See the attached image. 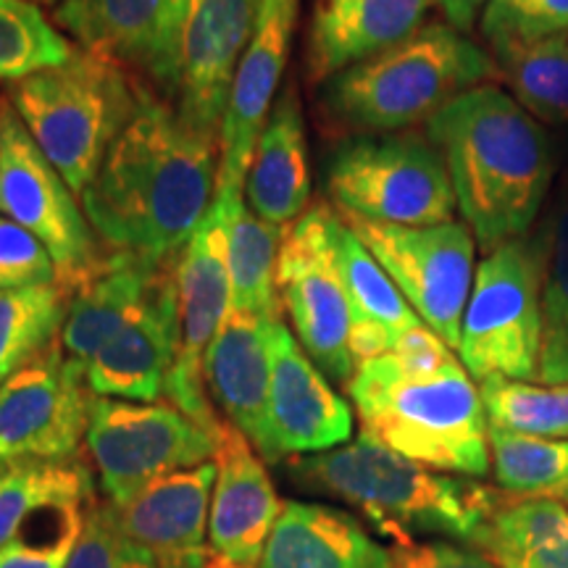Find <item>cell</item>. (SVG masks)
<instances>
[{"mask_svg": "<svg viewBox=\"0 0 568 568\" xmlns=\"http://www.w3.org/2000/svg\"><path fill=\"white\" fill-rule=\"evenodd\" d=\"M213 481L216 460H209L155 479L130 500L109 506L119 527L153 552L159 568H203L213 558L205 548Z\"/></svg>", "mask_w": 568, "mask_h": 568, "instance_id": "d6986e66", "label": "cell"}, {"mask_svg": "<svg viewBox=\"0 0 568 568\" xmlns=\"http://www.w3.org/2000/svg\"><path fill=\"white\" fill-rule=\"evenodd\" d=\"M489 0H437L439 11L445 13V21L453 30L471 34L481 13H485Z\"/></svg>", "mask_w": 568, "mask_h": 568, "instance_id": "b9f144b4", "label": "cell"}, {"mask_svg": "<svg viewBox=\"0 0 568 568\" xmlns=\"http://www.w3.org/2000/svg\"><path fill=\"white\" fill-rule=\"evenodd\" d=\"M395 568H495V564L479 552L456 548L447 542L400 545L393 552Z\"/></svg>", "mask_w": 568, "mask_h": 568, "instance_id": "ab89813d", "label": "cell"}, {"mask_svg": "<svg viewBox=\"0 0 568 568\" xmlns=\"http://www.w3.org/2000/svg\"><path fill=\"white\" fill-rule=\"evenodd\" d=\"M27 3H34V6H59V3H63V0H27Z\"/></svg>", "mask_w": 568, "mask_h": 568, "instance_id": "ee69618b", "label": "cell"}, {"mask_svg": "<svg viewBox=\"0 0 568 568\" xmlns=\"http://www.w3.org/2000/svg\"><path fill=\"white\" fill-rule=\"evenodd\" d=\"M500 77L497 61L468 34L429 21L400 45L324 82L322 116L351 138L408 132Z\"/></svg>", "mask_w": 568, "mask_h": 568, "instance_id": "277c9868", "label": "cell"}, {"mask_svg": "<svg viewBox=\"0 0 568 568\" xmlns=\"http://www.w3.org/2000/svg\"><path fill=\"white\" fill-rule=\"evenodd\" d=\"M326 232H329L332 255H335L337 272L343 276L347 301H351V353L355 368H358L366 361L393 351L397 339L418 329L424 322L416 316V311L410 308L372 251L351 230L343 213L329 209Z\"/></svg>", "mask_w": 568, "mask_h": 568, "instance_id": "d4e9b609", "label": "cell"}, {"mask_svg": "<svg viewBox=\"0 0 568 568\" xmlns=\"http://www.w3.org/2000/svg\"><path fill=\"white\" fill-rule=\"evenodd\" d=\"M379 266L389 274L424 326L458 351L460 322L477 274V240L464 222L432 226L376 224L345 216Z\"/></svg>", "mask_w": 568, "mask_h": 568, "instance_id": "8fae6325", "label": "cell"}, {"mask_svg": "<svg viewBox=\"0 0 568 568\" xmlns=\"http://www.w3.org/2000/svg\"><path fill=\"white\" fill-rule=\"evenodd\" d=\"M203 568H245V566L232 564V560H226V558H222V556H213Z\"/></svg>", "mask_w": 568, "mask_h": 568, "instance_id": "7bdbcfd3", "label": "cell"}, {"mask_svg": "<svg viewBox=\"0 0 568 568\" xmlns=\"http://www.w3.org/2000/svg\"><path fill=\"white\" fill-rule=\"evenodd\" d=\"M487 424L516 435L568 439V385H531L493 376L479 382Z\"/></svg>", "mask_w": 568, "mask_h": 568, "instance_id": "d6a6232c", "label": "cell"}, {"mask_svg": "<svg viewBox=\"0 0 568 568\" xmlns=\"http://www.w3.org/2000/svg\"><path fill=\"white\" fill-rule=\"evenodd\" d=\"M282 508L264 458L251 439L230 422L222 424L209 516L213 552L232 564L258 568Z\"/></svg>", "mask_w": 568, "mask_h": 568, "instance_id": "44dd1931", "label": "cell"}, {"mask_svg": "<svg viewBox=\"0 0 568 568\" xmlns=\"http://www.w3.org/2000/svg\"><path fill=\"white\" fill-rule=\"evenodd\" d=\"M174 266L153 264L134 253L105 251L95 272L71 295L61 329L63 355L84 374L95 353L140 314L163 274Z\"/></svg>", "mask_w": 568, "mask_h": 568, "instance_id": "cb8c5ba5", "label": "cell"}, {"mask_svg": "<svg viewBox=\"0 0 568 568\" xmlns=\"http://www.w3.org/2000/svg\"><path fill=\"white\" fill-rule=\"evenodd\" d=\"M258 568H395V558L345 510L287 503Z\"/></svg>", "mask_w": 568, "mask_h": 568, "instance_id": "4316f807", "label": "cell"}, {"mask_svg": "<svg viewBox=\"0 0 568 568\" xmlns=\"http://www.w3.org/2000/svg\"><path fill=\"white\" fill-rule=\"evenodd\" d=\"M424 130L443 153L456 205L481 251L521 240L556 172L545 126L493 82L458 95Z\"/></svg>", "mask_w": 568, "mask_h": 568, "instance_id": "3957f363", "label": "cell"}, {"mask_svg": "<svg viewBox=\"0 0 568 568\" xmlns=\"http://www.w3.org/2000/svg\"><path fill=\"white\" fill-rule=\"evenodd\" d=\"M295 21L297 0H261L253 38L240 59L222 132H219L222 155H219L216 197L222 201L245 197V176L255 142L282 90L280 84L287 67Z\"/></svg>", "mask_w": 568, "mask_h": 568, "instance_id": "ac0fdd59", "label": "cell"}, {"mask_svg": "<svg viewBox=\"0 0 568 568\" xmlns=\"http://www.w3.org/2000/svg\"><path fill=\"white\" fill-rule=\"evenodd\" d=\"M59 282L48 247L24 226L0 216V293Z\"/></svg>", "mask_w": 568, "mask_h": 568, "instance_id": "f35d334b", "label": "cell"}, {"mask_svg": "<svg viewBox=\"0 0 568 568\" xmlns=\"http://www.w3.org/2000/svg\"><path fill=\"white\" fill-rule=\"evenodd\" d=\"M184 9L187 0H63L53 24L174 105Z\"/></svg>", "mask_w": 568, "mask_h": 568, "instance_id": "5bb4252c", "label": "cell"}, {"mask_svg": "<svg viewBox=\"0 0 568 568\" xmlns=\"http://www.w3.org/2000/svg\"><path fill=\"white\" fill-rule=\"evenodd\" d=\"M90 497L92 479L80 458L9 464L0 481V548L21 535L32 514L84 506Z\"/></svg>", "mask_w": 568, "mask_h": 568, "instance_id": "f546056e", "label": "cell"}, {"mask_svg": "<svg viewBox=\"0 0 568 568\" xmlns=\"http://www.w3.org/2000/svg\"><path fill=\"white\" fill-rule=\"evenodd\" d=\"M6 471H9V464H3V460H0V481H3Z\"/></svg>", "mask_w": 568, "mask_h": 568, "instance_id": "f6af8a7d", "label": "cell"}, {"mask_svg": "<svg viewBox=\"0 0 568 568\" xmlns=\"http://www.w3.org/2000/svg\"><path fill=\"white\" fill-rule=\"evenodd\" d=\"M222 429H209L172 403L92 397L88 445L111 506L169 474L216 458Z\"/></svg>", "mask_w": 568, "mask_h": 568, "instance_id": "9c48e42d", "label": "cell"}, {"mask_svg": "<svg viewBox=\"0 0 568 568\" xmlns=\"http://www.w3.org/2000/svg\"><path fill=\"white\" fill-rule=\"evenodd\" d=\"M503 80L539 124H568V30L508 61Z\"/></svg>", "mask_w": 568, "mask_h": 568, "instance_id": "e575fe53", "label": "cell"}, {"mask_svg": "<svg viewBox=\"0 0 568 568\" xmlns=\"http://www.w3.org/2000/svg\"><path fill=\"white\" fill-rule=\"evenodd\" d=\"M495 481L516 497H568V439L516 435L489 426Z\"/></svg>", "mask_w": 568, "mask_h": 568, "instance_id": "1f68e13d", "label": "cell"}, {"mask_svg": "<svg viewBox=\"0 0 568 568\" xmlns=\"http://www.w3.org/2000/svg\"><path fill=\"white\" fill-rule=\"evenodd\" d=\"M77 537L69 535L55 542L32 545L24 539H13V542L0 548V568H63L71 548H74Z\"/></svg>", "mask_w": 568, "mask_h": 568, "instance_id": "60d3db41", "label": "cell"}, {"mask_svg": "<svg viewBox=\"0 0 568 568\" xmlns=\"http://www.w3.org/2000/svg\"><path fill=\"white\" fill-rule=\"evenodd\" d=\"M226 222V261H230V308L280 322L282 297L276 287V266L284 230L272 226L240 201H219Z\"/></svg>", "mask_w": 568, "mask_h": 568, "instance_id": "f1b7e54d", "label": "cell"}, {"mask_svg": "<svg viewBox=\"0 0 568 568\" xmlns=\"http://www.w3.org/2000/svg\"><path fill=\"white\" fill-rule=\"evenodd\" d=\"M293 474L303 487L361 508L387 531H395L400 545H408L406 531L447 535L474 545L506 497L471 479L447 477L445 471L397 456L366 435L335 450L301 458Z\"/></svg>", "mask_w": 568, "mask_h": 568, "instance_id": "5b68a950", "label": "cell"}, {"mask_svg": "<svg viewBox=\"0 0 568 568\" xmlns=\"http://www.w3.org/2000/svg\"><path fill=\"white\" fill-rule=\"evenodd\" d=\"M326 190L339 213L376 224L456 222L450 174L426 132L347 138L326 166Z\"/></svg>", "mask_w": 568, "mask_h": 568, "instance_id": "52a82bcc", "label": "cell"}, {"mask_svg": "<svg viewBox=\"0 0 568 568\" xmlns=\"http://www.w3.org/2000/svg\"><path fill=\"white\" fill-rule=\"evenodd\" d=\"M90 389L61 343L0 385V460H71L88 435Z\"/></svg>", "mask_w": 568, "mask_h": 568, "instance_id": "4fadbf2b", "label": "cell"}, {"mask_svg": "<svg viewBox=\"0 0 568 568\" xmlns=\"http://www.w3.org/2000/svg\"><path fill=\"white\" fill-rule=\"evenodd\" d=\"M568 30V0H489L479 19L497 67L552 34Z\"/></svg>", "mask_w": 568, "mask_h": 568, "instance_id": "8d00e7d4", "label": "cell"}, {"mask_svg": "<svg viewBox=\"0 0 568 568\" xmlns=\"http://www.w3.org/2000/svg\"><path fill=\"white\" fill-rule=\"evenodd\" d=\"M140 92L142 82L124 67L77 48L59 67L9 84L6 95L45 159L82 195L132 122Z\"/></svg>", "mask_w": 568, "mask_h": 568, "instance_id": "8992f818", "label": "cell"}, {"mask_svg": "<svg viewBox=\"0 0 568 568\" xmlns=\"http://www.w3.org/2000/svg\"><path fill=\"white\" fill-rule=\"evenodd\" d=\"M353 410L332 389L287 324L272 329V387L266 406V435L258 456L280 464L290 456H316L347 445Z\"/></svg>", "mask_w": 568, "mask_h": 568, "instance_id": "e0dca14e", "label": "cell"}, {"mask_svg": "<svg viewBox=\"0 0 568 568\" xmlns=\"http://www.w3.org/2000/svg\"><path fill=\"white\" fill-rule=\"evenodd\" d=\"M77 53L59 27L27 0H0V82H19Z\"/></svg>", "mask_w": 568, "mask_h": 568, "instance_id": "836d02e7", "label": "cell"}, {"mask_svg": "<svg viewBox=\"0 0 568 568\" xmlns=\"http://www.w3.org/2000/svg\"><path fill=\"white\" fill-rule=\"evenodd\" d=\"M63 568H159V560L119 527L109 503H90Z\"/></svg>", "mask_w": 568, "mask_h": 568, "instance_id": "74e56055", "label": "cell"}, {"mask_svg": "<svg viewBox=\"0 0 568 568\" xmlns=\"http://www.w3.org/2000/svg\"><path fill=\"white\" fill-rule=\"evenodd\" d=\"M437 0H316L305 32V74L324 84L339 71L400 45Z\"/></svg>", "mask_w": 568, "mask_h": 568, "instance_id": "7402d4cb", "label": "cell"}, {"mask_svg": "<svg viewBox=\"0 0 568 568\" xmlns=\"http://www.w3.org/2000/svg\"><path fill=\"white\" fill-rule=\"evenodd\" d=\"M0 385H3V382H0Z\"/></svg>", "mask_w": 568, "mask_h": 568, "instance_id": "bcb514c9", "label": "cell"}, {"mask_svg": "<svg viewBox=\"0 0 568 568\" xmlns=\"http://www.w3.org/2000/svg\"><path fill=\"white\" fill-rule=\"evenodd\" d=\"M180 347L176 266L169 268L130 324L111 337L84 368L92 397L153 403L163 395Z\"/></svg>", "mask_w": 568, "mask_h": 568, "instance_id": "ffe728a7", "label": "cell"}, {"mask_svg": "<svg viewBox=\"0 0 568 568\" xmlns=\"http://www.w3.org/2000/svg\"><path fill=\"white\" fill-rule=\"evenodd\" d=\"M311 172L297 88L287 82L268 111L245 176V203L255 216L287 232L308 211Z\"/></svg>", "mask_w": 568, "mask_h": 568, "instance_id": "484cf974", "label": "cell"}, {"mask_svg": "<svg viewBox=\"0 0 568 568\" xmlns=\"http://www.w3.org/2000/svg\"><path fill=\"white\" fill-rule=\"evenodd\" d=\"M261 0H187L174 109L190 130L216 138Z\"/></svg>", "mask_w": 568, "mask_h": 568, "instance_id": "2e32d148", "label": "cell"}, {"mask_svg": "<svg viewBox=\"0 0 568 568\" xmlns=\"http://www.w3.org/2000/svg\"><path fill=\"white\" fill-rule=\"evenodd\" d=\"M69 303L71 293L59 282L0 293V382L55 343Z\"/></svg>", "mask_w": 568, "mask_h": 568, "instance_id": "4dcf8cb0", "label": "cell"}, {"mask_svg": "<svg viewBox=\"0 0 568 568\" xmlns=\"http://www.w3.org/2000/svg\"><path fill=\"white\" fill-rule=\"evenodd\" d=\"M219 155L216 138L142 84L132 122L80 195L92 232L109 251L176 264L216 197Z\"/></svg>", "mask_w": 568, "mask_h": 568, "instance_id": "6da1fadb", "label": "cell"}, {"mask_svg": "<svg viewBox=\"0 0 568 568\" xmlns=\"http://www.w3.org/2000/svg\"><path fill=\"white\" fill-rule=\"evenodd\" d=\"M545 245L510 240L477 264L458 355L474 379H539Z\"/></svg>", "mask_w": 568, "mask_h": 568, "instance_id": "ba28073f", "label": "cell"}, {"mask_svg": "<svg viewBox=\"0 0 568 568\" xmlns=\"http://www.w3.org/2000/svg\"><path fill=\"white\" fill-rule=\"evenodd\" d=\"M274 324L247 311L230 308L203 361L205 389L234 429L251 439L255 453L266 435Z\"/></svg>", "mask_w": 568, "mask_h": 568, "instance_id": "603a6c76", "label": "cell"}, {"mask_svg": "<svg viewBox=\"0 0 568 568\" xmlns=\"http://www.w3.org/2000/svg\"><path fill=\"white\" fill-rule=\"evenodd\" d=\"M329 205H314L282 240L276 287L297 343L324 376L347 387L355 374L351 353L353 311L326 232Z\"/></svg>", "mask_w": 568, "mask_h": 568, "instance_id": "7c38bea8", "label": "cell"}, {"mask_svg": "<svg viewBox=\"0 0 568 568\" xmlns=\"http://www.w3.org/2000/svg\"><path fill=\"white\" fill-rule=\"evenodd\" d=\"M347 393L361 435L435 471L485 477L489 424L474 376L429 326L355 368Z\"/></svg>", "mask_w": 568, "mask_h": 568, "instance_id": "7a4b0ae2", "label": "cell"}, {"mask_svg": "<svg viewBox=\"0 0 568 568\" xmlns=\"http://www.w3.org/2000/svg\"><path fill=\"white\" fill-rule=\"evenodd\" d=\"M474 545L500 568H568V510L552 497H503Z\"/></svg>", "mask_w": 568, "mask_h": 568, "instance_id": "83f0119b", "label": "cell"}, {"mask_svg": "<svg viewBox=\"0 0 568 568\" xmlns=\"http://www.w3.org/2000/svg\"><path fill=\"white\" fill-rule=\"evenodd\" d=\"M539 382L568 385V193H564L545 245L542 355Z\"/></svg>", "mask_w": 568, "mask_h": 568, "instance_id": "d590c367", "label": "cell"}, {"mask_svg": "<svg viewBox=\"0 0 568 568\" xmlns=\"http://www.w3.org/2000/svg\"><path fill=\"white\" fill-rule=\"evenodd\" d=\"M77 197L32 140L11 98L0 92V216L21 224L48 247L59 284L71 295L109 251Z\"/></svg>", "mask_w": 568, "mask_h": 568, "instance_id": "30bf717a", "label": "cell"}, {"mask_svg": "<svg viewBox=\"0 0 568 568\" xmlns=\"http://www.w3.org/2000/svg\"><path fill=\"white\" fill-rule=\"evenodd\" d=\"M176 305H180V347L163 395L209 429H222L205 395L203 361L211 339L230 314V261L226 222L216 203L197 226L176 261Z\"/></svg>", "mask_w": 568, "mask_h": 568, "instance_id": "9a60e30c", "label": "cell"}]
</instances>
